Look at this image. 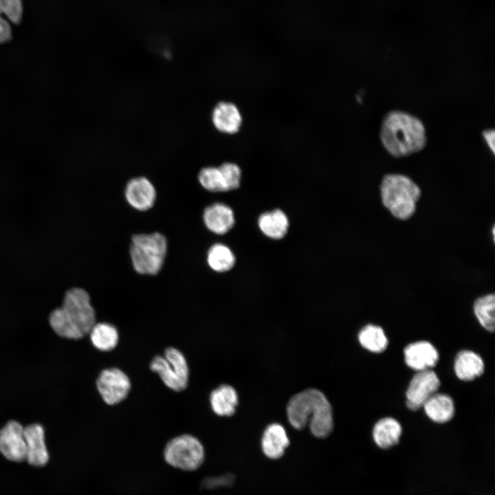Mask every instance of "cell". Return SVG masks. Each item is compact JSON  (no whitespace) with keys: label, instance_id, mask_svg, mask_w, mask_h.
<instances>
[{"label":"cell","instance_id":"cell-1","mask_svg":"<svg viewBox=\"0 0 495 495\" xmlns=\"http://www.w3.org/2000/svg\"><path fill=\"white\" fill-rule=\"evenodd\" d=\"M379 137L385 151L394 158H403L417 153L428 143L427 131L423 121L408 111L393 109L383 117Z\"/></svg>","mask_w":495,"mask_h":495},{"label":"cell","instance_id":"cell-2","mask_svg":"<svg viewBox=\"0 0 495 495\" xmlns=\"http://www.w3.org/2000/svg\"><path fill=\"white\" fill-rule=\"evenodd\" d=\"M96 321L91 296L85 288L79 286L67 289L60 305L53 309L48 316L53 331L60 337L72 340L88 334Z\"/></svg>","mask_w":495,"mask_h":495},{"label":"cell","instance_id":"cell-3","mask_svg":"<svg viewBox=\"0 0 495 495\" xmlns=\"http://www.w3.org/2000/svg\"><path fill=\"white\" fill-rule=\"evenodd\" d=\"M290 424L303 429L309 423L311 432L318 438L328 437L333 428L332 408L320 390L309 388L294 395L287 406Z\"/></svg>","mask_w":495,"mask_h":495},{"label":"cell","instance_id":"cell-4","mask_svg":"<svg viewBox=\"0 0 495 495\" xmlns=\"http://www.w3.org/2000/svg\"><path fill=\"white\" fill-rule=\"evenodd\" d=\"M384 206L396 219L407 220L416 211L421 195L419 186L408 176L401 173L386 174L380 185Z\"/></svg>","mask_w":495,"mask_h":495},{"label":"cell","instance_id":"cell-5","mask_svg":"<svg viewBox=\"0 0 495 495\" xmlns=\"http://www.w3.org/2000/svg\"><path fill=\"white\" fill-rule=\"evenodd\" d=\"M167 241L160 232L137 234L132 236L129 254L135 271L142 275H156L164 265Z\"/></svg>","mask_w":495,"mask_h":495},{"label":"cell","instance_id":"cell-6","mask_svg":"<svg viewBox=\"0 0 495 495\" xmlns=\"http://www.w3.org/2000/svg\"><path fill=\"white\" fill-rule=\"evenodd\" d=\"M150 368L170 389L180 392L186 388L189 368L184 355L177 349L168 347L165 350L164 356L154 357Z\"/></svg>","mask_w":495,"mask_h":495},{"label":"cell","instance_id":"cell-7","mask_svg":"<svg viewBox=\"0 0 495 495\" xmlns=\"http://www.w3.org/2000/svg\"><path fill=\"white\" fill-rule=\"evenodd\" d=\"M164 456L170 465L184 471H194L204 461V449L199 440L194 436L182 434L168 441Z\"/></svg>","mask_w":495,"mask_h":495},{"label":"cell","instance_id":"cell-8","mask_svg":"<svg viewBox=\"0 0 495 495\" xmlns=\"http://www.w3.org/2000/svg\"><path fill=\"white\" fill-rule=\"evenodd\" d=\"M96 387L107 404L115 405L126 399L131 390V382L122 371L111 368L101 371Z\"/></svg>","mask_w":495,"mask_h":495},{"label":"cell","instance_id":"cell-9","mask_svg":"<svg viewBox=\"0 0 495 495\" xmlns=\"http://www.w3.org/2000/svg\"><path fill=\"white\" fill-rule=\"evenodd\" d=\"M440 381L432 370L418 371L410 380L406 390V406L411 410H417L436 393Z\"/></svg>","mask_w":495,"mask_h":495},{"label":"cell","instance_id":"cell-10","mask_svg":"<svg viewBox=\"0 0 495 495\" xmlns=\"http://www.w3.org/2000/svg\"><path fill=\"white\" fill-rule=\"evenodd\" d=\"M0 452L10 461L25 460L24 428L18 421H10L0 430Z\"/></svg>","mask_w":495,"mask_h":495},{"label":"cell","instance_id":"cell-11","mask_svg":"<svg viewBox=\"0 0 495 495\" xmlns=\"http://www.w3.org/2000/svg\"><path fill=\"white\" fill-rule=\"evenodd\" d=\"M124 197L127 203L139 211H146L155 204L157 192L153 183L146 177L131 179L126 184Z\"/></svg>","mask_w":495,"mask_h":495},{"label":"cell","instance_id":"cell-12","mask_svg":"<svg viewBox=\"0 0 495 495\" xmlns=\"http://www.w3.org/2000/svg\"><path fill=\"white\" fill-rule=\"evenodd\" d=\"M26 443L27 462L35 467H43L49 461V453L45 442V433L42 426L32 424L24 428Z\"/></svg>","mask_w":495,"mask_h":495},{"label":"cell","instance_id":"cell-13","mask_svg":"<svg viewBox=\"0 0 495 495\" xmlns=\"http://www.w3.org/2000/svg\"><path fill=\"white\" fill-rule=\"evenodd\" d=\"M404 353L406 364L417 371L430 370L439 360L437 350L427 341H418L407 345Z\"/></svg>","mask_w":495,"mask_h":495},{"label":"cell","instance_id":"cell-14","mask_svg":"<svg viewBox=\"0 0 495 495\" xmlns=\"http://www.w3.org/2000/svg\"><path fill=\"white\" fill-rule=\"evenodd\" d=\"M204 225L216 234H224L234 224V215L230 207L223 203H214L207 206L203 212Z\"/></svg>","mask_w":495,"mask_h":495},{"label":"cell","instance_id":"cell-15","mask_svg":"<svg viewBox=\"0 0 495 495\" xmlns=\"http://www.w3.org/2000/svg\"><path fill=\"white\" fill-rule=\"evenodd\" d=\"M212 122L217 131L226 134H233L239 130L242 117L235 104L222 101L216 104L212 110Z\"/></svg>","mask_w":495,"mask_h":495},{"label":"cell","instance_id":"cell-16","mask_svg":"<svg viewBox=\"0 0 495 495\" xmlns=\"http://www.w3.org/2000/svg\"><path fill=\"white\" fill-rule=\"evenodd\" d=\"M289 444L285 428L278 424H272L265 430L261 448L266 456L272 459L280 458Z\"/></svg>","mask_w":495,"mask_h":495},{"label":"cell","instance_id":"cell-17","mask_svg":"<svg viewBox=\"0 0 495 495\" xmlns=\"http://www.w3.org/2000/svg\"><path fill=\"white\" fill-rule=\"evenodd\" d=\"M484 367L482 358L477 353L468 350L459 352L454 364L456 375L463 381H471L481 376Z\"/></svg>","mask_w":495,"mask_h":495},{"label":"cell","instance_id":"cell-18","mask_svg":"<svg viewBox=\"0 0 495 495\" xmlns=\"http://www.w3.org/2000/svg\"><path fill=\"white\" fill-rule=\"evenodd\" d=\"M423 407L427 416L433 421L439 424L449 421L454 414L453 400L446 394L434 393Z\"/></svg>","mask_w":495,"mask_h":495},{"label":"cell","instance_id":"cell-19","mask_svg":"<svg viewBox=\"0 0 495 495\" xmlns=\"http://www.w3.org/2000/svg\"><path fill=\"white\" fill-rule=\"evenodd\" d=\"M402 432V426L396 419L384 417L374 426L373 437L378 447L387 449L399 442Z\"/></svg>","mask_w":495,"mask_h":495},{"label":"cell","instance_id":"cell-20","mask_svg":"<svg viewBox=\"0 0 495 495\" xmlns=\"http://www.w3.org/2000/svg\"><path fill=\"white\" fill-rule=\"evenodd\" d=\"M22 14L21 0H0V43L11 39L12 29L9 21L19 24Z\"/></svg>","mask_w":495,"mask_h":495},{"label":"cell","instance_id":"cell-21","mask_svg":"<svg viewBox=\"0 0 495 495\" xmlns=\"http://www.w3.org/2000/svg\"><path fill=\"white\" fill-rule=\"evenodd\" d=\"M210 402L212 410L219 416H231L238 404L237 393L230 385L223 384L212 391Z\"/></svg>","mask_w":495,"mask_h":495},{"label":"cell","instance_id":"cell-22","mask_svg":"<svg viewBox=\"0 0 495 495\" xmlns=\"http://www.w3.org/2000/svg\"><path fill=\"white\" fill-rule=\"evenodd\" d=\"M258 223L261 232L273 239L284 237L289 227L287 215L279 209L262 214L258 218Z\"/></svg>","mask_w":495,"mask_h":495},{"label":"cell","instance_id":"cell-23","mask_svg":"<svg viewBox=\"0 0 495 495\" xmlns=\"http://www.w3.org/2000/svg\"><path fill=\"white\" fill-rule=\"evenodd\" d=\"M89 334L94 346L101 351H112L119 341L117 329L114 325L107 322L96 323Z\"/></svg>","mask_w":495,"mask_h":495},{"label":"cell","instance_id":"cell-24","mask_svg":"<svg viewBox=\"0 0 495 495\" xmlns=\"http://www.w3.org/2000/svg\"><path fill=\"white\" fill-rule=\"evenodd\" d=\"M206 260L209 267L217 272H227L231 270L235 263L233 252L222 243H215L209 248Z\"/></svg>","mask_w":495,"mask_h":495},{"label":"cell","instance_id":"cell-25","mask_svg":"<svg viewBox=\"0 0 495 495\" xmlns=\"http://www.w3.org/2000/svg\"><path fill=\"white\" fill-rule=\"evenodd\" d=\"M360 344L373 353H382L388 346V339L384 330L379 326L367 324L358 334Z\"/></svg>","mask_w":495,"mask_h":495},{"label":"cell","instance_id":"cell-26","mask_svg":"<svg viewBox=\"0 0 495 495\" xmlns=\"http://www.w3.org/2000/svg\"><path fill=\"white\" fill-rule=\"evenodd\" d=\"M474 312L479 323L487 331L493 332L495 325V296L489 294L479 297L474 302Z\"/></svg>","mask_w":495,"mask_h":495},{"label":"cell","instance_id":"cell-27","mask_svg":"<svg viewBox=\"0 0 495 495\" xmlns=\"http://www.w3.org/2000/svg\"><path fill=\"white\" fill-rule=\"evenodd\" d=\"M198 182L206 190L212 192L227 191L223 177L219 167L206 166L198 173Z\"/></svg>","mask_w":495,"mask_h":495},{"label":"cell","instance_id":"cell-28","mask_svg":"<svg viewBox=\"0 0 495 495\" xmlns=\"http://www.w3.org/2000/svg\"><path fill=\"white\" fill-rule=\"evenodd\" d=\"M227 191L236 189L241 182V170L239 166L232 162H225L219 166Z\"/></svg>","mask_w":495,"mask_h":495},{"label":"cell","instance_id":"cell-29","mask_svg":"<svg viewBox=\"0 0 495 495\" xmlns=\"http://www.w3.org/2000/svg\"><path fill=\"white\" fill-rule=\"evenodd\" d=\"M235 480L232 474H226L222 476L208 478L203 481V486L206 489H214L221 487L231 486Z\"/></svg>","mask_w":495,"mask_h":495},{"label":"cell","instance_id":"cell-30","mask_svg":"<svg viewBox=\"0 0 495 495\" xmlns=\"http://www.w3.org/2000/svg\"><path fill=\"white\" fill-rule=\"evenodd\" d=\"M482 137L491 151L492 155L495 153V131L494 129H485L482 131Z\"/></svg>","mask_w":495,"mask_h":495}]
</instances>
